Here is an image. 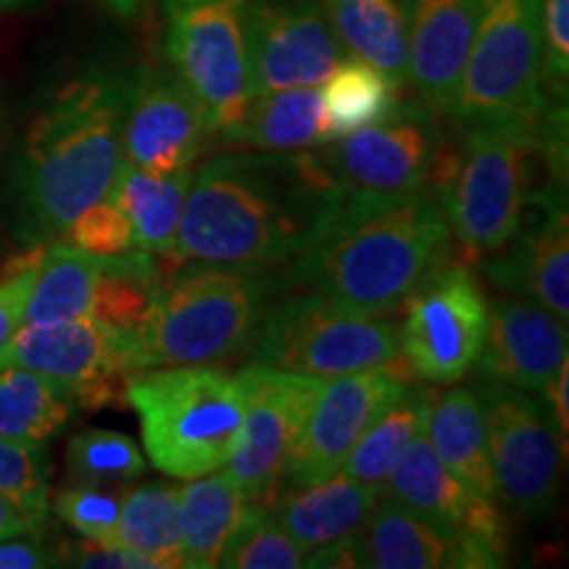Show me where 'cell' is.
<instances>
[{
  "instance_id": "cell-44",
  "label": "cell",
  "mask_w": 569,
  "mask_h": 569,
  "mask_svg": "<svg viewBox=\"0 0 569 569\" xmlns=\"http://www.w3.org/2000/svg\"><path fill=\"white\" fill-rule=\"evenodd\" d=\"M543 401L549 403L553 422L559 427V436L567 446V432H569V361L559 369V375L549 382V388L543 390Z\"/></svg>"
},
{
  "instance_id": "cell-48",
  "label": "cell",
  "mask_w": 569,
  "mask_h": 569,
  "mask_svg": "<svg viewBox=\"0 0 569 569\" xmlns=\"http://www.w3.org/2000/svg\"><path fill=\"white\" fill-rule=\"evenodd\" d=\"M0 122H3V119H0Z\"/></svg>"
},
{
  "instance_id": "cell-19",
  "label": "cell",
  "mask_w": 569,
  "mask_h": 569,
  "mask_svg": "<svg viewBox=\"0 0 569 569\" xmlns=\"http://www.w3.org/2000/svg\"><path fill=\"white\" fill-rule=\"evenodd\" d=\"M486 274L503 293L530 298L567 325L569 222L565 182L551 180L532 193L522 224L515 238L488 259Z\"/></svg>"
},
{
  "instance_id": "cell-20",
  "label": "cell",
  "mask_w": 569,
  "mask_h": 569,
  "mask_svg": "<svg viewBox=\"0 0 569 569\" xmlns=\"http://www.w3.org/2000/svg\"><path fill=\"white\" fill-rule=\"evenodd\" d=\"M567 365V325L530 298L488 303V332L475 361L482 380L543 393Z\"/></svg>"
},
{
  "instance_id": "cell-10",
  "label": "cell",
  "mask_w": 569,
  "mask_h": 569,
  "mask_svg": "<svg viewBox=\"0 0 569 569\" xmlns=\"http://www.w3.org/2000/svg\"><path fill=\"white\" fill-rule=\"evenodd\" d=\"M486 446L496 498L511 511L540 517L553 507L567 446L543 396L482 380Z\"/></svg>"
},
{
  "instance_id": "cell-47",
  "label": "cell",
  "mask_w": 569,
  "mask_h": 569,
  "mask_svg": "<svg viewBox=\"0 0 569 569\" xmlns=\"http://www.w3.org/2000/svg\"><path fill=\"white\" fill-rule=\"evenodd\" d=\"M3 6H11V3H21V0H0Z\"/></svg>"
},
{
  "instance_id": "cell-3",
  "label": "cell",
  "mask_w": 569,
  "mask_h": 569,
  "mask_svg": "<svg viewBox=\"0 0 569 569\" xmlns=\"http://www.w3.org/2000/svg\"><path fill=\"white\" fill-rule=\"evenodd\" d=\"M130 77L92 71L56 92L32 119L19 153V206L27 234L51 243L77 213L109 193L124 161Z\"/></svg>"
},
{
  "instance_id": "cell-46",
  "label": "cell",
  "mask_w": 569,
  "mask_h": 569,
  "mask_svg": "<svg viewBox=\"0 0 569 569\" xmlns=\"http://www.w3.org/2000/svg\"><path fill=\"white\" fill-rule=\"evenodd\" d=\"M103 3L109 6L111 11L122 13V17H132L134 11L142 9V3H146V0H103Z\"/></svg>"
},
{
  "instance_id": "cell-13",
  "label": "cell",
  "mask_w": 569,
  "mask_h": 569,
  "mask_svg": "<svg viewBox=\"0 0 569 569\" xmlns=\"http://www.w3.org/2000/svg\"><path fill=\"white\" fill-rule=\"evenodd\" d=\"M0 367H21L67 382L80 409L119 407L127 403V377L138 372V340L134 330L92 317L21 325L0 348Z\"/></svg>"
},
{
  "instance_id": "cell-32",
  "label": "cell",
  "mask_w": 569,
  "mask_h": 569,
  "mask_svg": "<svg viewBox=\"0 0 569 569\" xmlns=\"http://www.w3.org/2000/svg\"><path fill=\"white\" fill-rule=\"evenodd\" d=\"M430 401V390L407 388V393L398 398L393 407H388L369 425V430L359 438L353 451L348 453L340 472L382 493L398 459L403 457L411 440L425 430Z\"/></svg>"
},
{
  "instance_id": "cell-4",
  "label": "cell",
  "mask_w": 569,
  "mask_h": 569,
  "mask_svg": "<svg viewBox=\"0 0 569 569\" xmlns=\"http://www.w3.org/2000/svg\"><path fill=\"white\" fill-rule=\"evenodd\" d=\"M267 280L256 269L188 267L159 277L134 327L138 372L153 367H213L251 348L267 315Z\"/></svg>"
},
{
  "instance_id": "cell-45",
  "label": "cell",
  "mask_w": 569,
  "mask_h": 569,
  "mask_svg": "<svg viewBox=\"0 0 569 569\" xmlns=\"http://www.w3.org/2000/svg\"><path fill=\"white\" fill-rule=\"evenodd\" d=\"M42 522H38L30 511H24L17 501L9 496L0 493V538L19 536V532L40 530Z\"/></svg>"
},
{
  "instance_id": "cell-5",
  "label": "cell",
  "mask_w": 569,
  "mask_h": 569,
  "mask_svg": "<svg viewBox=\"0 0 569 569\" xmlns=\"http://www.w3.org/2000/svg\"><path fill=\"white\" fill-rule=\"evenodd\" d=\"M459 124V122H457ZM453 148L443 140L432 169V190L467 261L501 251L532 201L538 127L459 124Z\"/></svg>"
},
{
  "instance_id": "cell-41",
  "label": "cell",
  "mask_w": 569,
  "mask_h": 569,
  "mask_svg": "<svg viewBox=\"0 0 569 569\" xmlns=\"http://www.w3.org/2000/svg\"><path fill=\"white\" fill-rule=\"evenodd\" d=\"M42 246H34L32 251L19 256L9 267V272L0 277V348L9 343L19 327L24 325L27 298H30L32 282L38 277Z\"/></svg>"
},
{
  "instance_id": "cell-39",
  "label": "cell",
  "mask_w": 569,
  "mask_h": 569,
  "mask_svg": "<svg viewBox=\"0 0 569 569\" xmlns=\"http://www.w3.org/2000/svg\"><path fill=\"white\" fill-rule=\"evenodd\" d=\"M61 243L98 256L124 253L132 248V227L127 213L109 196L96 201L71 219L67 230L59 234Z\"/></svg>"
},
{
  "instance_id": "cell-43",
  "label": "cell",
  "mask_w": 569,
  "mask_h": 569,
  "mask_svg": "<svg viewBox=\"0 0 569 569\" xmlns=\"http://www.w3.org/2000/svg\"><path fill=\"white\" fill-rule=\"evenodd\" d=\"M59 565L42 543L40 530L0 538V569H46Z\"/></svg>"
},
{
  "instance_id": "cell-15",
  "label": "cell",
  "mask_w": 569,
  "mask_h": 569,
  "mask_svg": "<svg viewBox=\"0 0 569 569\" xmlns=\"http://www.w3.org/2000/svg\"><path fill=\"white\" fill-rule=\"evenodd\" d=\"M382 496L415 511L472 553L475 569L507 567V530L496 501L472 493L438 459L425 432L411 440L390 472Z\"/></svg>"
},
{
  "instance_id": "cell-6",
  "label": "cell",
  "mask_w": 569,
  "mask_h": 569,
  "mask_svg": "<svg viewBox=\"0 0 569 569\" xmlns=\"http://www.w3.org/2000/svg\"><path fill=\"white\" fill-rule=\"evenodd\" d=\"M124 390L159 472L193 480L227 465L243 422L234 377L213 367H153L127 377Z\"/></svg>"
},
{
  "instance_id": "cell-38",
  "label": "cell",
  "mask_w": 569,
  "mask_h": 569,
  "mask_svg": "<svg viewBox=\"0 0 569 569\" xmlns=\"http://www.w3.org/2000/svg\"><path fill=\"white\" fill-rule=\"evenodd\" d=\"M53 511L82 538L103 546H119L117 525L122 498L109 493L101 486L74 482V486L61 488L53 498Z\"/></svg>"
},
{
  "instance_id": "cell-27",
  "label": "cell",
  "mask_w": 569,
  "mask_h": 569,
  "mask_svg": "<svg viewBox=\"0 0 569 569\" xmlns=\"http://www.w3.org/2000/svg\"><path fill=\"white\" fill-rule=\"evenodd\" d=\"M351 59L380 69L396 84L407 82V13L401 0H319Z\"/></svg>"
},
{
  "instance_id": "cell-22",
  "label": "cell",
  "mask_w": 569,
  "mask_h": 569,
  "mask_svg": "<svg viewBox=\"0 0 569 569\" xmlns=\"http://www.w3.org/2000/svg\"><path fill=\"white\" fill-rule=\"evenodd\" d=\"M380 496V490L338 472L315 486L284 490L274 498L272 515L280 528L309 553L332 540L356 536L367 525Z\"/></svg>"
},
{
  "instance_id": "cell-30",
  "label": "cell",
  "mask_w": 569,
  "mask_h": 569,
  "mask_svg": "<svg viewBox=\"0 0 569 569\" xmlns=\"http://www.w3.org/2000/svg\"><path fill=\"white\" fill-rule=\"evenodd\" d=\"M103 256L69 243L42 246V259L27 298L24 325H56L90 317Z\"/></svg>"
},
{
  "instance_id": "cell-42",
  "label": "cell",
  "mask_w": 569,
  "mask_h": 569,
  "mask_svg": "<svg viewBox=\"0 0 569 569\" xmlns=\"http://www.w3.org/2000/svg\"><path fill=\"white\" fill-rule=\"evenodd\" d=\"M67 565L84 569H156L153 561L138 551L124 549V546H103L88 538L69 549Z\"/></svg>"
},
{
  "instance_id": "cell-24",
  "label": "cell",
  "mask_w": 569,
  "mask_h": 569,
  "mask_svg": "<svg viewBox=\"0 0 569 569\" xmlns=\"http://www.w3.org/2000/svg\"><path fill=\"white\" fill-rule=\"evenodd\" d=\"M425 438L436 448L438 459L465 486L488 501H496L486 446V417L475 388H451L432 396L425 419Z\"/></svg>"
},
{
  "instance_id": "cell-9",
  "label": "cell",
  "mask_w": 569,
  "mask_h": 569,
  "mask_svg": "<svg viewBox=\"0 0 569 569\" xmlns=\"http://www.w3.org/2000/svg\"><path fill=\"white\" fill-rule=\"evenodd\" d=\"M251 353L253 365L322 380L401 365L393 319L348 309L319 290L267 309Z\"/></svg>"
},
{
  "instance_id": "cell-37",
  "label": "cell",
  "mask_w": 569,
  "mask_h": 569,
  "mask_svg": "<svg viewBox=\"0 0 569 569\" xmlns=\"http://www.w3.org/2000/svg\"><path fill=\"white\" fill-rule=\"evenodd\" d=\"M48 472L51 465L46 459V446L19 443L0 436V493L13 498L38 522H46L51 509Z\"/></svg>"
},
{
  "instance_id": "cell-7",
  "label": "cell",
  "mask_w": 569,
  "mask_h": 569,
  "mask_svg": "<svg viewBox=\"0 0 569 569\" xmlns=\"http://www.w3.org/2000/svg\"><path fill=\"white\" fill-rule=\"evenodd\" d=\"M543 0H482L448 117L459 124L538 127L551 109L543 74Z\"/></svg>"
},
{
  "instance_id": "cell-16",
  "label": "cell",
  "mask_w": 569,
  "mask_h": 569,
  "mask_svg": "<svg viewBox=\"0 0 569 569\" xmlns=\"http://www.w3.org/2000/svg\"><path fill=\"white\" fill-rule=\"evenodd\" d=\"M407 388L393 369L327 377L284 467L290 486H315L338 475L369 425Z\"/></svg>"
},
{
  "instance_id": "cell-14",
  "label": "cell",
  "mask_w": 569,
  "mask_h": 569,
  "mask_svg": "<svg viewBox=\"0 0 569 569\" xmlns=\"http://www.w3.org/2000/svg\"><path fill=\"white\" fill-rule=\"evenodd\" d=\"M234 380L243 393V422L224 475L248 501L264 503L280 490L284 467L325 380L253 361Z\"/></svg>"
},
{
  "instance_id": "cell-31",
  "label": "cell",
  "mask_w": 569,
  "mask_h": 569,
  "mask_svg": "<svg viewBox=\"0 0 569 569\" xmlns=\"http://www.w3.org/2000/svg\"><path fill=\"white\" fill-rule=\"evenodd\" d=\"M398 92H401V84H396L380 69L348 56L319 88V96H322V146L386 119L401 103Z\"/></svg>"
},
{
  "instance_id": "cell-28",
  "label": "cell",
  "mask_w": 569,
  "mask_h": 569,
  "mask_svg": "<svg viewBox=\"0 0 569 569\" xmlns=\"http://www.w3.org/2000/svg\"><path fill=\"white\" fill-rule=\"evenodd\" d=\"M248 498L224 472H209L180 488V538L184 569L219 567L227 540L243 522Z\"/></svg>"
},
{
  "instance_id": "cell-36",
  "label": "cell",
  "mask_w": 569,
  "mask_h": 569,
  "mask_svg": "<svg viewBox=\"0 0 569 569\" xmlns=\"http://www.w3.org/2000/svg\"><path fill=\"white\" fill-rule=\"evenodd\" d=\"M219 567L224 569H301L306 551L280 528L264 503L251 501L243 522L227 540Z\"/></svg>"
},
{
  "instance_id": "cell-2",
  "label": "cell",
  "mask_w": 569,
  "mask_h": 569,
  "mask_svg": "<svg viewBox=\"0 0 569 569\" xmlns=\"http://www.w3.org/2000/svg\"><path fill=\"white\" fill-rule=\"evenodd\" d=\"M451 230L432 188L343 198L327 230L296 256L293 280L365 315H390L446 259Z\"/></svg>"
},
{
  "instance_id": "cell-21",
  "label": "cell",
  "mask_w": 569,
  "mask_h": 569,
  "mask_svg": "<svg viewBox=\"0 0 569 569\" xmlns=\"http://www.w3.org/2000/svg\"><path fill=\"white\" fill-rule=\"evenodd\" d=\"M407 13V82L432 113H446L478 30L482 0H401Z\"/></svg>"
},
{
  "instance_id": "cell-8",
  "label": "cell",
  "mask_w": 569,
  "mask_h": 569,
  "mask_svg": "<svg viewBox=\"0 0 569 569\" xmlns=\"http://www.w3.org/2000/svg\"><path fill=\"white\" fill-rule=\"evenodd\" d=\"M253 0H163V51L209 138L230 130L253 101Z\"/></svg>"
},
{
  "instance_id": "cell-23",
  "label": "cell",
  "mask_w": 569,
  "mask_h": 569,
  "mask_svg": "<svg viewBox=\"0 0 569 569\" xmlns=\"http://www.w3.org/2000/svg\"><path fill=\"white\" fill-rule=\"evenodd\" d=\"M361 540L372 569H475L472 553L459 540L390 496L375 503Z\"/></svg>"
},
{
  "instance_id": "cell-17",
  "label": "cell",
  "mask_w": 569,
  "mask_h": 569,
  "mask_svg": "<svg viewBox=\"0 0 569 569\" xmlns=\"http://www.w3.org/2000/svg\"><path fill=\"white\" fill-rule=\"evenodd\" d=\"M348 59L319 0H253V96L322 88Z\"/></svg>"
},
{
  "instance_id": "cell-1",
  "label": "cell",
  "mask_w": 569,
  "mask_h": 569,
  "mask_svg": "<svg viewBox=\"0 0 569 569\" xmlns=\"http://www.w3.org/2000/svg\"><path fill=\"white\" fill-rule=\"evenodd\" d=\"M340 201L315 148L217 156L190 180L172 253L232 269L284 264L327 230Z\"/></svg>"
},
{
  "instance_id": "cell-33",
  "label": "cell",
  "mask_w": 569,
  "mask_h": 569,
  "mask_svg": "<svg viewBox=\"0 0 569 569\" xmlns=\"http://www.w3.org/2000/svg\"><path fill=\"white\" fill-rule=\"evenodd\" d=\"M117 543L148 557L156 569L182 567L180 488L146 482L130 490L119 511Z\"/></svg>"
},
{
  "instance_id": "cell-35",
  "label": "cell",
  "mask_w": 569,
  "mask_h": 569,
  "mask_svg": "<svg viewBox=\"0 0 569 569\" xmlns=\"http://www.w3.org/2000/svg\"><path fill=\"white\" fill-rule=\"evenodd\" d=\"M67 467L74 482L124 486L146 472V457L130 436L113 430H82L69 440Z\"/></svg>"
},
{
  "instance_id": "cell-34",
  "label": "cell",
  "mask_w": 569,
  "mask_h": 569,
  "mask_svg": "<svg viewBox=\"0 0 569 569\" xmlns=\"http://www.w3.org/2000/svg\"><path fill=\"white\" fill-rule=\"evenodd\" d=\"M161 277V267L156 264L153 253L124 251L103 256L101 277L92 293L90 317L119 330H134L146 317L151 293Z\"/></svg>"
},
{
  "instance_id": "cell-29",
  "label": "cell",
  "mask_w": 569,
  "mask_h": 569,
  "mask_svg": "<svg viewBox=\"0 0 569 569\" xmlns=\"http://www.w3.org/2000/svg\"><path fill=\"white\" fill-rule=\"evenodd\" d=\"M80 411L74 390L53 377L0 367V436L46 446Z\"/></svg>"
},
{
  "instance_id": "cell-26",
  "label": "cell",
  "mask_w": 569,
  "mask_h": 569,
  "mask_svg": "<svg viewBox=\"0 0 569 569\" xmlns=\"http://www.w3.org/2000/svg\"><path fill=\"white\" fill-rule=\"evenodd\" d=\"M248 151L290 153L322 146V96L319 88L274 90L253 96L238 124L213 138Z\"/></svg>"
},
{
  "instance_id": "cell-11",
  "label": "cell",
  "mask_w": 569,
  "mask_h": 569,
  "mask_svg": "<svg viewBox=\"0 0 569 569\" xmlns=\"http://www.w3.org/2000/svg\"><path fill=\"white\" fill-rule=\"evenodd\" d=\"M398 348L417 377L453 386L475 367L488 332V298L472 272L440 261L403 301Z\"/></svg>"
},
{
  "instance_id": "cell-40",
  "label": "cell",
  "mask_w": 569,
  "mask_h": 569,
  "mask_svg": "<svg viewBox=\"0 0 569 569\" xmlns=\"http://www.w3.org/2000/svg\"><path fill=\"white\" fill-rule=\"evenodd\" d=\"M543 32V74L551 96H567L569 77V0H543L540 6Z\"/></svg>"
},
{
  "instance_id": "cell-18",
  "label": "cell",
  "mask_w": 569,
  "mask_h": 569,
  "mask_svg": "<svg viewBox=\"0 0 569 569\" xmlns=\"http://www.w3.org/2000/svg\"><path fill=\"white\" fill-rule=\"evenodd\" d=\"M206 138L201 109L172 69L134 71L124 109V161L153 174H177L193 167Z\"/></svg>"
},
{
  "instance_id": "cell-12",
  "label": "cell",
  "mask_w": 569,
  "mask_h": 569,
  "mask_svg": "<svg viewBox=\"0 0 569 569\" xmlns=\"http://www.w3.org/2000/svg\"><path fill=\"white\" fill-rule=\"evenodd\" d=\"M440 142L436 113L419 101L315 153L343 198H396L432 188Z\"/></svg>"
},
{
  "instance_id": "cell-25",
  "label": "cell",
  "mask_w": 569,
  "mask_h": 569,
  "mask_svg": "<svg viewBox=\"0 0 569 569\" xmlns=\"http://www.w3.org/2000/svg\"><path fill=\"white\" fill-rule=\"evenodd\" d=\"M190 180H193L190 169L177 174H153L122 161L106 196L130 219L132 248L148 253L174 251Z\"/></svg>"
}]
</instances>
